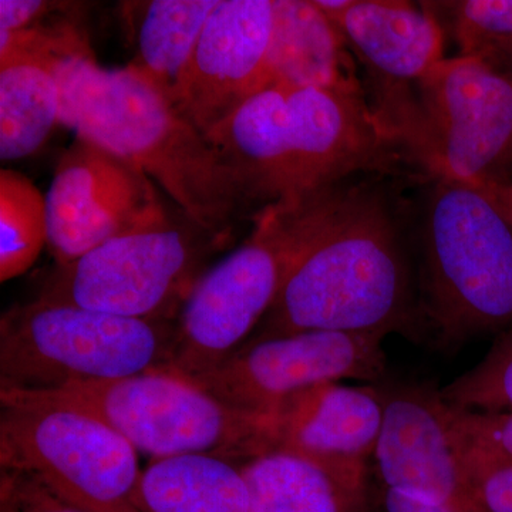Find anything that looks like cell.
<instances>
[{
	"instance_id": "cell-15",
	"label": "cell",
	"mask_w": 512,
	"mask_h": 512,
	"mask_svg": "<svg viewBox=\"0 0 512 512\" xmlns=\"http://www.w3.org/2000/svg\"><path fill=\"white\" fill-rule=\"evenodd\" d=\"M272 0H220L174 94V107L208 136L266 89Z\"/></svg>"
},
{
	"instance_id": "cell-1",
	"label": "cell",
	"mask_w": 512,
	"mask_h": 512,
	"mask_svg": "<svg viewBox=\"0 0 512 512\" xmlns=\"http://www.w3.org/2000/svg\"><path fill=\"white\" fill-rule=\"evenodd\" d=\"M412 214L379 180L346 184L255 338L309 330L419 335L424 322Z\"/></svg>"
},
{
	"instance_id": "cell-10",
	"label": "cell",
	"mask_w": 512,
	"mask_h": 512,
	"mask_svg": "<svg viewBox=\"0 0 512 512\" xmlns=\"http://www.w3.org/2000/svg\"><path fill=\"white\" fill-rule=\"evenodd\" d=\"M410 157L424 175L512 183V76L476 57L440 60L416 86Z\"/></svg>"
},
{
	"instance_id": "cell-32",
	"label": "cell",
	"mask_w": 512,
	"mask_h": 512,
	"mask_svg": "<svg viewBox=\"0 0 512 512\" xmlns=\"http://www.w3.org/2000/svg\"><path fill=\"white\" fill-rule=\"evenodd\" d=\"M507 73H510L512 76V60H511L510 66H508Z\"/></svg>"
},
{
	"instance_id": "cell-8",
	"label": "cell",
	"mask_w": 512,
	"mask_h": 512,
	"mask_svg": "<svg viewBox=\"0 0 512 512\" xmlns=\"http://www.w3.org/2000/svg\"><path fill=\"white\" fill-rule=\"evenodd\" d=\"M0 467L32 477L84 512H143L138 451L76 407L0 390Z\"/></svg>"
},
{
	"instance_id": "cell-9",
	"label": "cell",
	"mask_w": 512,
	"mask_h": 512,
	"mask_svg": "<svg viewBox=\"0 0 512 512\" xmlns=\"http://www.w3.org/2000/svg\"><path fill=\"white\" fill-rule=\"evenodd\" d=\"M220 242L173 218L104 242L57 265L39 298L123 318L177 320Z\"/></svg>"
},
{
	"instance_id": "cell-11",
	"label": "cell",
	"mask_w": 512,
	"mask_h": 512,
	"mask_svg": "<svg viewBox=\"0 0 512 512\" xmlns=\"http://www.w3.org/2000/svg\"><path fill=\"white\" fill-rule=\"evenodd\" d=\"M384 339L329 330L252 338L221 365L187 380L232 409L274 416L286 400L320 384L382 382Z\"/></svg>"
},
{
	"instance_id": "cell-6",
	"label": "cell",
	"mask_w": 512,
	"mask_h": 512,
	"mask_svg": "<svg viewBox=\"0 0 512 512\" xmlns=\"http://www.w3.org/2000/svg\"><path fill=\"white\" fill-rule=\"evenodd\" d=\"M174 338V320L123 318L37 298L2 316L0 390L49 392L164 370Z\"/></svg>"
},
{
	"instance_id": "cell-3",
	"label": "cell",
	"mask_w": 512,
	"mask_h": 512,
	"mask_svg": "<svg viewBox=\"0 0 512 512\" xmlns=\"http://www.w3.org/2000/svg\"><path fill=\"white\" fill-rule=\"evenodd\" d=\"M60 124L137 165L195 227L224 245L254 220L237 177L210 138L133 66L103 69L92 50L57 67Z\"/></svg>"
},
{
	"instance_id": "cell-7",
	"label": "cell",
	"mask_w": 512,
	"mask_h": 512,
	"mask_svg": "<svg viewBox=\"0 0 512 512\" xmlns=\"http://www.w3.org/2000/svg\"><path fill=\"white\" fill-rule=\"evenodd\" d=\"M29 393L93 414L154 460L210 454L242 464L276 448L274 416L232 409L164 370Z\"/></svg>"
},
{
	"instance_id": "cell-25",
	"label": "cell",
	"mask_w": 512,
	"mask_h": 512,
	"mask_svg": "<svg viewBox=\"0 0 512 512\" xmlns=\"http://www.w3.org/2000/svg\"><path fill=\"white\" fill-rule=\"evenodd\" d=\"M453 429L466 456L512 463V413H484L448 404Z\"/></svg>"
},
{
	"instance_id": "cell-17",
	"label": "cell",
	"mask_w": 512,
	"mask_h": 512,
	"mask_svg": "<svg viewBox=\"0 0 512 512\" xmlns=\"http://www.w3.org/2000/svg\"><path fill=\"white\" fill-rule=\"evenodd\" d=\"M383 409L380 387L320 384L276 410V448L322 466L367 468L375 457Z\"/></svg>"
},
{
	"instance_id": "cell-28",
	"label": "cell",
	"mask_w": 512,
	"mask_h": 512,
	"mask_svg": "<svg viewBox=\"0 0 512 512\" xmlns=\"http://www.w3.org/2000/svg\"><path fill=\"white\" fill-rule=\"evenodd\" d=\"M74 3L43 0H0V30L18 32L39 26L47 16L72 8Z\"/></svg>"
},
{
	"instance_id": "cell-21",
	"label": "cell",
	"mask_w": 512,
	"mask_h": 512,
	"mask_svg": "<svg viewBox=\"0 0 512 512\" xmlns=\"http://www.w3.org/2000/svg\"><path fill=\"white\" fill-rule=\"evenodd\" d=\"M218 3L220 0L140 3L138 52L131 66L171 104L202 30Z\"/></svg>"
},
{
	"instance_id": "cell-14",
	"label": "cell",
	"mask_w": 512,
	"mask_h": 512,
	"mask_svg": "<svg viewBox=\"0 0 512 512\" xmlns=\"http://www.w3.org/2000/svg\"><path fill=\"white\" fill-rule=\"evenodd\" d=\"M380 389L384 409L375 460L386 488L451 512H485L440 390L410 384Z\"/></svg>"
},
{
	"instance_id": "cell-18",
	"label": "cell",
	"mask_w": 512,
	"mask_h": 512,
	"mask_svg": "<svg viewBox=\"0 0 512 512\" xmlns=\"http://www.w3.org/2000/svg\"><path fill=\"white\" fill-rule=\"evenodd\" d=\"M266 89L315 87L365 92L355 56L315 0H272Z\"/></svg>"
},
{
	"instance_id": "cell-23",
	"label": "cell",
	"mask_w": 512,
	"mask_h": 512,
	"mask_svg": "<svg viewBox=\"0 0 512 512\" xmlns=\"http://www.w3.org/2000/svg\"><path fill=\"white\" fill-rule=\"evenodd\" d=\"M430 3L450 22L460 56L476 57L507 72L512 60V0Z\"/></svg>"
},
{
	"instance_id": "cell-30",
	"label": "cell",
	"mask_w": 512,
	"mask_h": 512,
	"mask_svg": "<svg viewBox=\"0 0 512 512\" xmlns=\"http://www.w3.org/2000/svg\"><path fill=\"white\" fill-rule=\"evenodd\" d=\"M467 184V183H464ZM480 191L493 202L495 208L512 224V183L507 184H468Z\"/></svg>"
},
{
	"instance_id": "cell-29",
	"label": "cell",
	"mask_w": 512,
	"mask_h": 512,
	"mask_svg": "<svg viewBox=\"0 0 512 512\" xmlns=\"http://www.w3.org/2000/svg\"><path fill=\"white\" fill-rule=\"evenodd\" d=\"M384 507L386 512H451L441 505L427 503L420 498L397 493L389 488H386V494H384Z\"/></svg>"
},
{
	"instance_id": "cell-4",
	"label": "cell",
	"mask_w": 512,
	"mask_h": 512,
	"mask_svg": "<svg viewBox=\"0 0 512 512\" xmlns=\"http://www.w3.org/2000/svg\"><path fill=\"white\" fill-rule=\"evenodd\" d=\"M421 316L441 345L512 330V224L471 185L426 175L413 212Z\"/></svg>"
},
{
	"instance_id": "cell-27",
	"label": "cell",
	"mask_w": 512,
	"mask_h": 512,
	"mask_svg": "<svg viewBox=\"0 0 512 512\" xmlns=\"http://www.w3.org/2000/svg\"><path fill=\"white\" fill-rule=\"evenodd\" d=\"M0 500L12 505L16 512H84L64 503L32 477L18 471L2 470Z\"/></svg>"
},
{
	"instance_id": "cell-12",
	"label": "cell",
	"mask_w": 512,
	"mask_h": 512,
	"mask_svg": "<svg viewBox=\"0 0 512 512\" xmlns=\"http://www.w3.org/2000/svg\"><path fill=\"white\" fill-rule=\"evenodd\" d=\"M46 204L47 248L57 265L170 218L157 185L137 165L79 137L57 161Z\"/></svg>"
},
{
	"instance_id": "cell-31",
	"label": "cell",
	"mask_w": 512,
	"mask_h": 512,
	"mask_svg": "<svg viewBox=\"0 0 512 512\" xmlns=\"http://www.w3.org/2000/svg\"><path fill=\"white\" fill-rule=\"evenodd\" d=\"M0 512H16L13 510L12 505L6 503V501L0 500Z\"/></svg>"
},
{
	"instance_id": "cell-20",
	"label": "cell",
	"mask_w": 512,
	"mask_h": 512,
	"mask_svg": "<svg viewBox=\"0 0 512 512\" xmlns=\"http://www.w3.org/2000/svg\"><path fill=\"white\" fill-rule=\"evenodd\" d=\"M137 504L143 512H251L241 466L210 454L153 460L141 471Z\"/></svg>"
},
{
	"instance_id": "cell-24",
	"label": "cell",
	"mask_w": 512,
	"mask_h": 512,
	"mask_svg": "<svg viewBox=\"0 0 512 512\" xmlns=\"http://www.w3.org/2000/svg\"><path fill=\"white\" fill-rule=\"evenodd\" d=\"M458 409L512 413V330L495 338L484 359L440 390Z\"/></svg>"
},
{
	"instance_id": "cell-16",
	"label": "cell",
	"mask_w": 512,
	"mask_h": 512,
	"mask_svg": "<svg viewBox=\"0 0 512 512\" xmlns=\"http://www.w3.org/2000/svg\"><path fill=\"white\" fill-rule=\"evenodd\" d=\"M82 49V37L63 26L0 30L2 161L22 160L45 146L62 117L57 67Z\"/></svg>"
},
{
	"instance_id": "cell-22",
	"label": "cell",
	"mask_w": 512,
	"mask_h": 512,
	"mask_svg": "<svg viewBox=\"0 0 512 512\" xmlns=\"http://www.w3.org/2000/svg\"><path fill=\"white\" fill-rule=\"evenodd\" d=\"M46 195L19 171L0 170V281L25 274L47 245Z\"/></svg>"
},
{
	"instance_id": "cell-13",
	"label": "cell",
	"mask_w": 512,
	"mask_h": 512,
	"mask_svg": "<svg viewBox=\"0 0 512 512\" xmlns=\"http://www.w3.org/2000/svg\"><path fill=\"white\" fill-rule=\"evenodd\" d=\"M365 69L372 107L406 146L416 120V86L444 59L443 29L427 3L315 0Z\"/></svg>"
},
{
	"instance_id": "cell-2",
	"label": "cell",
	"mask_w": 512,
	"mask_h": 512,
	"mask_svg": "<svg viewBox=\"0 0 512 512\" xmlns=\"http://www.w3.org/2000/svg\"><path fill=\"white\" fill-rule=\"evenodd\" d=\"M237 177L254 218L366 177L416 167L365 92L272 86L207 136Z\"/></svg>"
},
{
	"instance_id": "cell-19",
	"label": "cell",
	"mask_w": 512,
	"mask_h": 512,
	"mask_svg": "<svg viewBox=\"0 0 512 512\" xmlns=\"http://www.w3.org/2000/svg\"><path fill=\"white\" fill-rule=\"evenodd\" d=\"M239 466L251 512H366V468L322 466L281 448Z\"/></svg>"
},
{
	"instance_id": "cell-26",
	"label": "cell",
	"mask_w": 512,
	"mask_h": 512,
	"mask_svg": "<svg viewBox=\"0 0 512 512\" xmlns=\"http://www.w3.org/2000/svg\"><path fill=\"white\" fill-rule=\"evenodd\" d=\"M463 456L484 511L512 512V463Z\"/></svg>"
},
{
	"instance_id": "cell-5",
	"label": "cell",
	"mask_w": 512,
	"mask_h": 512,
	"mask_svg": "<svg viewBox=\"0 0 512 512\" xmlns=\"http://www.w3.org/2000/svg\"><path fill=\"white\" fill-rule=\"evenodd\" d=\"M343 187L296 204L271 205L256 215L247 239L192 288L175 320L173 353L164 372L194 379L248 342L292 266L329 220Z\"/></svg>"
}]
</instances>
